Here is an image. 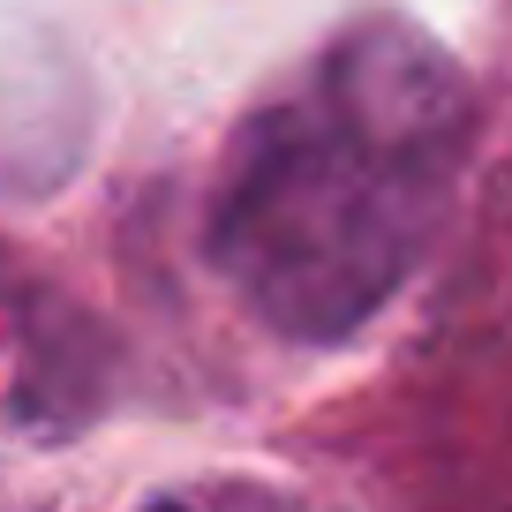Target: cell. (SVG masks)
Masks as SVG:
<instances>
[{"label":"cell","mask_w":512,"mask_h":512,"mask_svg":"<svg viewBox=\"0 0 512 512\" xmlns=\"http://www.w3.org/2000/svg\"><path fill=\"white\" fill-rule=\"evenodd\" d=\"M460 151V68L407 23H362L309 91L234 136L211 196V264L264 332L332 347L407 287Z\"/></svg>","instance_id":"6da1fadb"}]
</instances>
